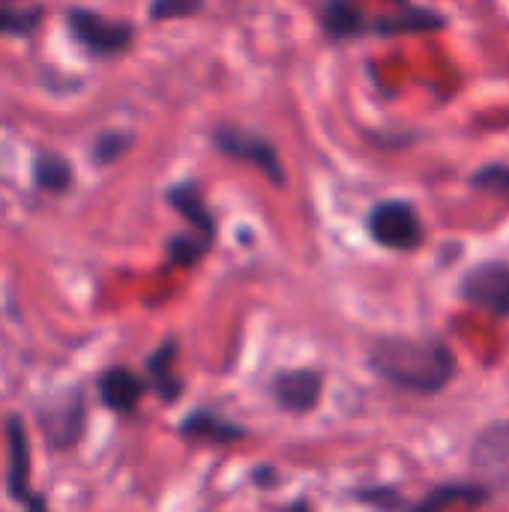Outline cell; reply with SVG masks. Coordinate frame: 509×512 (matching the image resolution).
<instances>
[{
	"label": "cell",
	"mask_w": 509,
	"mask_h": 512,
	"mask_svg": "<svg viewBox=\"0 0 509 512\" xmlns=\"http://www.w3.org/2000/svg\"><path fill=\"white\" fill-rule=\"evenodd\" d=\"M66 30L72 36V42L96 60L123 57L135 42V27L129 21L108 18V15L87 9V6H69L66 9Z\"/></svg>",
	"instance_id": "cell-2"
},
{
	"label": "cell",
	"mask_w": 509,
	"mask_h": 512,
	"mask_svg": "<svg viewBox=\"0 0 509 512\" xmlns=\"http://www.w3.org/2000/svg\"><path fill=\"white\" fill-rule=\"evenodd\" d=\"M489 501L486 486H441L414 512H441L447 504H480Z\"/></svg>",
	"instance_id": "cell-17"
},
{
	"label": "cell",
	"mask_w": 509,
	"mask_h": 512,
	"mask_svg": "<svg viewBox=\"0 0 509 512\" xmlns=\"http://www.w3.org/2000/svg\"><path fill=\"white\" fill-rule=\"evenodd\" d=\"M321 18H324L327 33L336 39H351V36H360L366 30L363 12L351 0H327L321 9Z\"/></svg>",
	"instance_id": "cell-16"
},
{
	"label": "cell",
	"mask_w": 509,
	"mask_h": 512,
	"mask_svg": "<svg viewBox=\"0 0 509 512\" xmlns=\"http://www.w3.org/2000/svg\"><path fill=\"white\" fill-rule=\"evenodd\" d=\"M462 297L477 309L509 318V264L486 261L468 270L462 279Z\"/></svg>",
	"instance_id": "cell-8"
},
{
	"label": "cell",
	"mask_w": 509,
	"mask_h": 512,
	"mask_svg": "<svg viewBox=\"0 0 509 512\" xmlns=\"http://www.w3.org/2000/svg\"><path fill=\"white\" fill-rule=\"evenodd\" d=\"M285 512H309V504L306 501H297V504H291Z\"/></svg>",
	"instance_id": "cell-22"
},
{
	"label": "cell",
	"mask_w": 509,
	"mask_h": 512,
	"mask_svg": "<svg viewBox=\"0 0 509 512\" xmlns=\"http://www.w3.org/2000/svg\"><path fill=\"white\" fill-rule=\"evenodd\" d=\"M147 387H150L147 378H141V375L132 372L129 366H108V369H102L99 378H96L99 402H102L108 411L120 414V417H129V414L141 405Z\"/></svg>",
	"instance_id": "cell-9"
},
{
	"label": "cell",
	"mask_w": 509,
	"mask_h": 512,
	"mask_svg": "<svg viewBox=\"0 0 509 512\" xmlns=\"http://www.w3.org/2000/svg\"><path fill=\"white\" fill-rule=\"evenodd\" d=\"M474 189L483 192H495V195H507L509 198V165H486L471 177Z\"/></svg>",
	"instance_id": "cell-21"
},
{
	"label": "cell",
	"mask_w": 509,
	"mask_h": 512,
	"mask_svg": "<svg viewBox=\"0 0 509 512\" xmlns=\"http://www.w3.org/2000/svg\"><path fill=\"white\" fill-rule=\"evenodd\" d=\"M204 9V0H150L147 6V18L153 24L162 21H177V18H189L195 12Z\"/></svg>",
	"instance_id": "cell-20"
},
{
	"label": "cell",
	"mask_w": 509,
	"mask_h": 512,
	"mask_svg": "<svg viewBox=\"0 0 509 512\" xmlns=\"http://www.w3.org/2000/svg\"><path fill=\"white\" fill-rule=\"evenodd\" d=\"M471 465L489 492H504L509 498V423H495L477 435Z\"/></svg>",
	"instance_id": "cell-7"
},
{
	"label": "cell",
	"mask_w": 509,
	"mask_h": 512,
	"mask_svg": "<svg viewBox=\"0 0 509 512\" xmlns=\"http://www.w3.org/2000/svg\"><path fill=\"white\" fill-rule=\"evenodd\" d=\"M210 246H213V240H207V237H201L195 231L192 234H177V237L168 240V261L174 267H195L207 255Z\"/></svg>",
	"instance_id": "cell-19"
},
{
	"label": "cell",
	"mask_w": 509,
	"mask_h": 512,
	"mask_svg": "<svg viewBox=\"0 0 509 512\" xmlns=\"http://www.w3.org/2000/svg\"><path fill=\"white\" fill-rule=\"evenodd\" d=\"M213 144L216 150H222L225 156L237 159V162H246V165H255L264 177H270L276 186L285 183V171H282V159L279 153L273 150V144L261 135H252L246 129H237V126H219L213 132Z\"/></svg>",
	"instance_id": "cell-6"
},
{
	"label": "cell",
	"mask_w": 509,
	"mask_h": 512,
	"mask_svg": "<svg viewBox=\"0 0 509 512\" xmlns=\"http://www.w3.org/2000/svg\"><path fill=\"white\" fill-rule=\"evenodd\" d=\"M30 180L45 195H66L75 186V165L57 150H39L30 162Z\"/></svg>",
	"instance_id": "cell-12"
},
{
	"label": "cell",
	"mask_w": 509,
	"mask_h": 512,
	"mask_svg": "<svg viewBox=\"0 0 509 512\" xmlns=\"http://www.w3.org/2000/svg\"><path fill=\"white\" fill-rule=\"evenodd\" d=\"M369 234L378 246L396 252H414L423 246V222L420 213L408 201H381L369 213Z\"/></svg>",
	"instance_id": "cell-5"
},
{
	"label": "cell",
	"mask_w": 509,
	"mask_h": 512,
	"mask_svg": "<svg viewBox=\"0 0 509 512\" xmlns=\"http://www.w3.org/2000/svg\"><path fill=\"white\" fill-rule=\"evenodd\" d=\"M180 435L189 441H207V444H234L240 441L246 432L234 423H228L225 417L213 414V411H195L183 420Z\"/></svg>",
	"instance_id": "cell-14"
},
{
	"label": "cell",
	"mask_w": 509,
	"mask_h": 512,
	"mask_svg": "<svg viewBox=\"0 0 509 512\" xmlns=\"http://www.w3.org/2000/svg\"><path fill=\"white\" fill-rule=\"evenodd\" d=\"M165 201L189 222V228L195 234H201L207 240H216V219H213V213H210V207H207V201H204V195H201V189L195 183L171 186Z\"/></svg>",
	"instance_id": "cell-13"
},
{
	"label": "cell",
	"mask_w": 509,
	"mask_h": 512,
	"mask_svg": "<svg viewBox=\"0 0 509 512\" xmlns=\"http://www.w3.org/2000/svg\"><path fill=\"white\" fill-rule=\"evenodd\" d=\"M45 9L39 3H9L0 0V36L30 39L42 27Z\"/></svg>",
	"instance_id": "cell-15"
},
{
	"label": "cell",
	"mask_w": 509,
	"mask_h": 512,
	"mask_svg": "<svg viewBox=\"0 0 509 512\" xmlns=\"http://www.w3.org/2000/svg\"><path fill=\"white\" fill-rule=\"evenodd\" d=\"M36 417H39V429H42L48 450L54 453L72 450L81 441L84 426H87V402L81 390H69L36 405Z\"/></svg>",
	"instance_id": "cell-4"
},
{
	"label": "cell",
	"mask_w": 509,
	"mask_h": 512,
	"mask_svg": "<svg viewBox=\"0 0 509 512\" xmlns=\"http://www.w3.org/2000/svg\"><path fill=\"white\" fill-rule=\"evenodd\" d=\"M147 384L165 405H174L183 396V381L177 375V339H165L147 357Z\"/></svg>",
	"instance_id": "cell-11"
},
{
	"label": "cell",
	"mask_w": 509,
	"mask_h": 512,
	"mask_svg": "<svg viewBox=\"0 0 509 512\" xmlns=\"http://www.w3.org/2000/svg\"><path fill=\"white\" fill-rule=\"evenodd\" d=\"M324 378L318 369H285L270 381V393L279 408L291 414H306L321 402Z\"/></svg>",
	"instance_id": "cell-10"
},
{
	"label": "cell",
	"mask_w": 509,
	"mask_h": 512,
	"mask_svg": "<svg viewBox=\"0 0 509 512\" xmlns=\"http://www.w3.org/2000/svg\"><path fill=\"white\" fill-rule=\"evenodd\" d=\"M132 141H135L132 132H105L90 144V162L96 168H108V165H114L117 159H123L129 153Z\"/></svg>",
	"instance_id": "cell-18"
},
{
	"label": "cell",
	"mask_w": 509,
	"mask_h": 512,
	"mask_svg": "<svg viewBox=\"0 0 509 512\" xmlns=\"http://www.w3.org/2000/svg\"><path fill=\"white\" fill-rule=\"evenodd\" d=\"M6 432V495L21 504L24 512H48V501L30 489V438L18 414H9L3 423Z\"/></svg>",
	"instance_id": "cell-3"
},
{
	"label": "cell",
	"mask_w": 509,
	"mask_h": 512,
	"mask_svg": "<svg viewBox=\"0 0 509 512\" xmlns=\"http://www.w3.org/2000/svg\"><path fill=\"white\" fill-rule=\"evenodd\" d=\"M372 372L408 393L435 396L456 378V357L438 339L381 336L369 348Z\"/></svg>",
	"instance_id": "cell-1"
}]
</instances>
